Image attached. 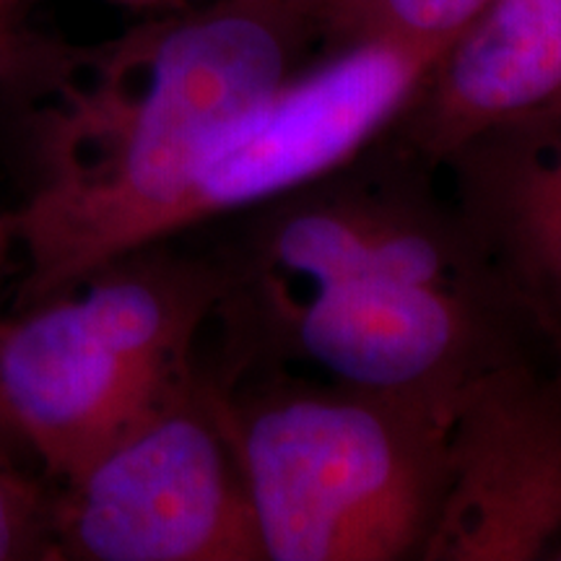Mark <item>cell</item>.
Segmentation results:
<instances>
[{"label":"cell","mask_w":561,"mask_h":561,"mask_svg":"<svg viewBox=\"0 0 561 561\" xmlns=\"http://www.w3.org/2000/svg\"><path fill=\"white\" fill-rule=\"evenodd\" d=\"M53 559L265 561L219 409L195 380L50 494Z\"/></svg>","instance_id":"277c9868"},{"label":"cell","mask_w":561,"mask_h":561,"mask_svg":"<svg viewBox=\"0 0 561 561\" xmlns=\"http://www.w3.org/2000/svg\"><path fill=\"white\" fill-rule=\"evenodd\" d=\"M229 294L224 261L153 248L0 322V416L53 483L76 479L198 380L193 348Z\"/></svg>","instance_id":"3957f363"},{"label":"cell","mask_w":561,"mask_h":561,"mask_svg":"<svg viewBox=\"0 0 561 561\" xmlns=\"http://www.w3.org/2000/svg\"><path fill=\"white\" fill-rule=\"evenodd\" d=\"M453 203L561 375V112L476 133L447 153Z\"/></svg>","instance_id":"9c48e42d"},{"label":"cell","mask_w":561,"mask_h":561,"mask_svg":"<svg viewBox=\"0 0 561 561\" xmlns=\"http://www.w3.org/2000/svg\"><path fill=\"white\" fill-rule=\"evenodd\" d=\"M551 559H553V561H561V538H559L557 549H553V551H551Z\"/></svg>","instance_id":"ac0fdd59"},{"label":"cell","mask_w":561,"mask_h":561,"mask_svg":"<svg viewBox=\"0 0 561 561\" xmlns=\"http://www.w3.org/2000/svg\"><path fill=\"white\" fill-rule=\"evenodd\" d=\"M494 0H320L314 30L328 50L392 42L439 55L460 37Z\"/></svg>","instance_id":"8fae6325"},{"label":"cell","mask_w":561,"mask_h":561,"mask_svg":"<svg viewBox=\"0 0 561 561\" xmlns=\"http://www.w3.org/2000/svg\"><path fill=\"white\" fill-rule=\"evenodd\" d=\"M380 157L377 164L356 157L252 208L240 252L224 261L229 291L401 278L510 299L455 203L421 180L430 167L390 146Z\"/></svg>","instance_id":"5b68a950"},{"label":"cell","mask_w":561,"mask_h":561,"mask_svg":"<svg viewBox=\"0 0 561 561\" xmlns=\"http://www.w3.org/2000/svg\"><path fill=\"white\" fill-rule=\"evenodd\" d=\"M16 248V237H13V224H11V214H0V276H3L5 261H9L11 250ZM0 439L11 442V434L5 430L3 416H0Z\"/></svg>","instance_id":"5bb4252c"},{"label":"cell","mask_w":561,"mask_h":561,"mask_svg":"<svg viewBox=\"0 0 561 561\" xmlns=\"http://www.w3.org/2000/svg\"><path fill=\"white\" fill-rule=\"evenodd\" d=\"M314 30L291 0H216L96 50L30 45L11 76L30 115L32 180L11 214L26 276L19 310L180 234V208L216 146L294 76Z\"/></svg>","instance_id":"6da1fadb"},{"label":"cell","mask_w":561,"mask_h":561,"mask_svg":"<svg viewBox=\"0 0 561 561\" xmlns=\"http://www.w3.org/2000/svg\"><path fill=\"white\" fill-rule=\"evenodd\" d=\"M19 3H21V0H0V16L9 19V16H11V11L16 9Z\"/></svg>","instance_id":"9a60e30c"},{"label":"cell","mask_w":561,"mask_h":561,"mask_svg":"<svg viewBox=\"0 0 561 561\" xmlns=\"http://www.w3.org/2000/svg\"><path fill=\"white\" fill-rule=\"evenodd\" d=\"M294 3L297 5H301V9H307L314 16V11H318V5H320V0H294Z\"/></svg>","instance_id":"2e32d148"},{"label":"cell","mask_w":561,"mask_h":561,"mask_svg":"<svg viewBox=\"0 0 561 561\" xmlns=\"http://www.w3.org/2000/svg\"><path fill=\"white\" fill-rule=\"evenodd\" d=\"M561 112V0H494L426 70L385 136L439 167L494 125Z\"/></svg>","instance_id":"30bf717a"},{"label":"cell","mask_w":561,"mask_h":561,"mask_svg":"<svg viewBox=\"0 0 561 561\" xmlns=\"http://www.w3.org/2000/svg\"><path fill=\"white\" fill-rule=\"evenodd\" d=\"M439 55L362 42L294 73L216 146L180 208V231L242 214L346 167L380 140Z\"/></svg>","instance_id":"ba28073f"},{"label":"cell","mask_w":561,"mask_h":561,"mask_svg":"<svg viewBox=\"0 0 561 561\" xmlns=\"http://www.w3.org/2000/svg\"><path fill=\"white\" fill-rule=\"evenodd\" d=\"M50 494L0 439V561L53 559L50 549Z\"/></svg>","instance_id":"7c38bea8"},{"label":"cell","mask_w":561,"mask_h":561,"mask_svg":"<svg viewBox=\"0 0 561 561\" xmlns=\"http://www.w3.org/2000/svg\"><path fill=\"white\" fill-rule=\"evenodd\" d=\"M335 385L219 388L265 561L421 559L445 500L453 405Z\"/></svg>","instance_id":"7a4b0ae2"},{"label":"cell","mask_w":561,"mask_h":561,"mask_svg":"<svg viewBox=\"0 0 561 561\" xmlns=\"http://www.w3.org/2000/svg\"><path fill=\"white\" fill-rule=\"evenodd\" d=\"M291 3H294V0H291ZM305 11H307V9H305Z\"/></svg>","instance_id":"d6986e66"},{"label":"cell","mask_w":561,"mask_h":561,"mask_svg":"<svg viewBox=\"0 0 561 561\" xmlns=\"http://www.w3.org/2000/svg\"><path fill=\"white\" fill-rule=\"evenodd\" d=\"M21 42L24 39L13 34V30L9 26V19L0 16V81H5V76L11 73L13 62L19 58Z\"/></svg>","instance_id":"4fadbf2b"},{"label":"cell","mask_w":561,"mask_h":561,"mask_svg":"<svg viewBox=\"0 0 561 561\" xmlns=\"http://www.w3.org/2000/svg\"><path fill=\"white\" fill-rule=\"evenodd\" d=\"M261 348L325 369L351 388L453 405L483 369L523 356L507 297L401 278L341 280L299 297L244 301Z\"/></svg>","instance_id":"8992f818"},{"label":"cell","mask_w":561,"mask_h":561,"mask_svg":"<svg viewBox=\"0 0 561 561\" xmlns=\"http://www.w3.org/2000/svg\"><path fill=\"white\" fill-rule=\"evenodd\" d=\"M561 538V375L525 356L455 396L447 483L421 561L551 559Z\"/></svg>","instance_id":"52a82bcc"},{"label":"cell","mask_w":561,"mask_h":561,"mask_svg":"<svg viewBox=\"0 0 561 561\" xmlns=\"http://www.w3.org/2000/svg\"><path fill=\"white\" fill-rule=\"evenodd\" d=\"M117 3H128V5H157V3H164V0H117Z\"/></svg>","instance_id":"e0dca14e"}]
</instances>
